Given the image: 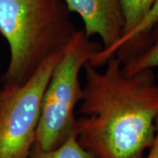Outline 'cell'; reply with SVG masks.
Instances as JSON below:
<instances>
[{"mask_svg":"<svg viewBox=\"0 0 158 158\" xmlns=\"http://www.w3.org/2000/svg\"><path fill=\"white\" fill-rule=\"evenodd\" d=\"M70 12L77 13L84 24L85 34L98 36L102 50L115 45L124 34L122 0H63Z\"/></svg>","mask_w":158,"mask_h":158,"instance_id":"5","label":"cell"},{"mask_svg":"<svg viewBox=\"0 0 158 158\" xmlns=\"http://www.w3.org/2000/svg\"><path fill=\"white\" fill-rule=\"evenodd\" d=\"M144 158H158V116L156 120V135L152 145L148 148L147 156Z\"/></svg>","mask_w":158,"mask_h":158,"instance_id":"10","label":"cell"},{"mask_svg":"<svg viewBox=\"0 0 158 158\" xmlns=\"http://www.w3.org/2000/svg\"><path fill=\"white\" fill-rule=\"evenodd\" d=\"M155 1L156 0H122L125 17L123 35L135 28L141 22L152 8Z\"/></svg>","mask_w":158,"mask_h":158,"instance_id":"9","label":"cell"},{"mask_svg":"<svg viewBox=\"0 0 158 158\" xmlns=\"http://www.w3.org/2000/svg\"><path fill=\"white\" fill-rule=\"evenodd\" d=\"M102 45L77 30L62 50L51 74L42 99L35 145L51 150L76 131L77 106L83 98L81 70Z\"/></svg>","mask_w":158,"mask_h":158,"instance_id":"3","label":"cell"},{"mask_svg":"<svg viewBox=\"0 0 158 158\" xmlns=\"http://www.w3.org/2000/svg\"><path fill=\"white\" fill-rule=\"evenodd\" d=\"M28 158H97L83 147L77 135V131L71 134L60 146L51 150H43L34 144Z\"/></svg>","mask_w":158,"mask_h":158,"instance_id":"8","label":"cell"},{"mask_svg":"<svg viewBox=\"0 0 158 158\" xmlns=\"http://www.w3.org/2000/svg\"><path fill=\"white\" fill-rule=\"evenodd\" d=\"M103 66L84 69L77 139L97 158H144L156 135L158 82L152 70L126 73L116 54Z\"/></svg>","mask_w":158,"mask_h":158,"instance_id":"1","label":"cell"},{"mask_svg":"<svg viewBox=\"0 0 158 158\" xmlns=\"http://www.w3.org/2000/svg\"><path fill=\"white\" fill-rule=\"evenodd\" d=\"M2 96H3V90H2V88H0V102L2 99Z\"/></svg>","mask_w":158,"mask_h":158,"instance_id":"11","label":"cell"},{"mask_svg":"<svg viewBox=\"0 0 158 158\" xmlns=\"http://www.w3.org/2000/svg\"><path fill=\"white\" fill-rule=\"evenodd\" d=\"M150 41L140 51L130 55L122 60L123 70L128 75L158 68V20L152 30Z\"/></svg>","mask_w":158,"mask_h":158,"instance_id":"7","label":"cell"},{"mask_svg":"<svg viewBox=\"0 0 158 158\" xmlns=\"http://www.w3.org/2000/svg\"><path fill=\"white\" fill-rule=\"evenodd\" d=\"M63 0H0V34L10 49L3 87L24 85L47 58L63 50L77 29Z\"/></svg>","mask_w":158,"mask_h":158,"instance_id":"2","label":"cell"},{"mask_svg":"<svg viewBox=\"0 0 158 158\" xmlns=\"http://www.w3.org/2000/svg\"><path fill=\"white\" fill-rule=\"evenodd\" d=\"M158 20V0H156L152 8L148 11L146 17L144 18L141 22L135 28L131 30L127 34H124L118 41L113 45L112 48L106 50H99L94 57L92 58V62L97 66H102L106 62L112 55L117 53L121 49L127 48L129 47L140 43L141 40L146 38L148 34L151 32V30Z\"/></svg>","mask_w":158,"mask_h":158,"instance_id":"6","label":"cell"},{"mask_svg":"<svg viewBox=\"0 0 158 158\" xmlns=\"http://www.w3.org/2000/svg\"><path fill=\"white\" fill-rule=\"evenodd\" d=\"M62 53L47 58L24 85L2 87L0 158L29 157L36 141L44 92Z\"/></svg>","mask_w":158,"mask_h":158,"instance_id":"4","label":"cell"}]
</instances>
